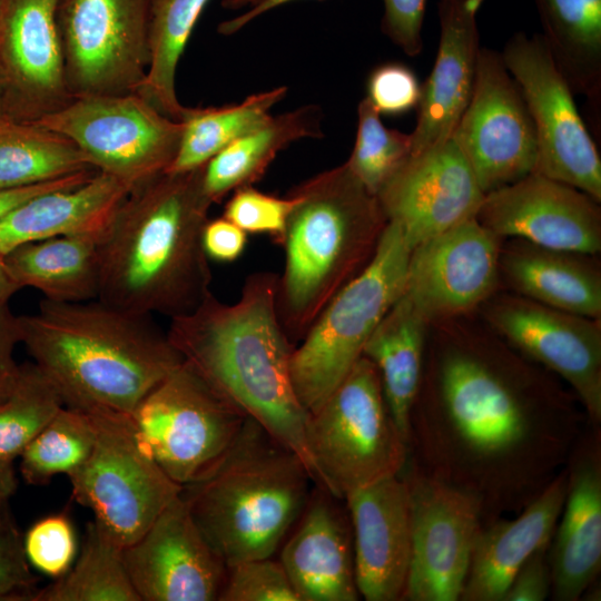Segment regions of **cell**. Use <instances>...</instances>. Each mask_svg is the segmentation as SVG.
<instances>
[{"label":"cell","mask_w":601,"mask_h":601,"mask_svg":"<svg viewBox=\"0 0 601 601\" xmlns=\"http://www.w3.org/2000/svg\"><path fill=\"white\" fill-rule=\"evenodd\" d=\"M490 361L455 349L441 361L437 404L411 415L428 475L480 503L482 518L525 506L570 457L579 421L570 408L540 402Z\"/></svg>","instance_id":"obj_1"},{"label":"cell","mask_w":601,"mask_h":601,"mask_svg":"<svg viewBox=\"0 0 601 601\" xmlns=\"http://www.w3.org/2000/svg\"><path fill=\"white\" fill-rule=\"evenodd\" d=\"M203 173L165 171L131 187L99 237V299L171 319L211 293Z\"/></svg>","instance_id":"obj_2"},{"label":"cell","mask_w":601,"mask_h":601,"mask_svg":"<svg viewBox=\"0 0 601 601\" xmlns=\"http://www.w3.org/2000/svg\"><path fill=\"white\" fill-rule=\"evenodd\" d=\"M278 275H249L231 304L209 293L191 313L170 319L175 348L219 395L314 471L306 444L308 413L290 376L292 343L277 312Z\"/></svg>","instance_id":"obj_3"},{"label":"cell","mask_w":601,"mask_h":601,"mask_svg":"<svg viewBox=\"0 0 601 601\" xmlns=\"http://www.w3.org/2000/svg\"><path fill=\"white\" fill-rule=\"evenodd\" d=\"M21 343L65 406L131 414L184 358L154 319L99 298L19 316Z\"/></svg>","instance_id":"obj_4"},{"label":"cell","mask_w":601,"mask_h":601,"mask_svg":"<svg viewBox=\"0 0 601 601\" xmlns=\"http://www.w3.org/2000/svg\"><path fill=\"white\" fill-rule=\"evenodd\" d=\"M282 246L277 312L299 342L327 303L372 259L387 224L375 195L344 162L294 187Z\"/></svg>","instance_id":"obj_5"},{"label":"cell","mask_w":601,"mask_h":601,"mask_svg":"<svg viewBox=\"0 0 601 601\" xmlns=\"http://www.w3.org/2000/svg\"><path fill=\"white\" fill-rule=\"evenodd\" d=\"M302 459L247 417L237 440L201 480L181 490L198 529L227 568L270 558L309 496Z\"/></svg>","instance_id":"obj_6"},{"label":"cell","mask_w":601,"mask_h":601,"mask_svg":"<svg viewBox=\"0 0 601 601\" xmlns=\"http://www.w3.org/2000/svg\"><path fill=\"white\" fill-rule=\"evenodd\" d=\"M410 253L401 229L387 221L370 263L327 303L293 348L292 382L308 414L348 375L375 327L403 295Z\"/></svg>","instance_id":"obj_7"},{"label":"cell","mask_w":601,"mask_h":601,"mask_svg":"<svg viewBox=\"0 0 601 601\" xmlns=\"http://www.w3.org/2000/svg\"><path fill=\"white\" fill-rule=\"evenodd\" d=\"M306 444L315 482L336 499L400 474L408 443L395 425L375 365L362 356L317 411Z\"/></svg>","instance_id":"obj_8"},{"label":"cell","mask_w":601,"mask_h":601,"mask_svg":"<svg viewBox=\"0 0 601 601\" xmlns=\"http://www.w3.org/2000/svg\"><path fill=\"white\" fill-rule=\"evenodd\" d=\"M96 439L87 460L71 471L72 497L122 549L138 540L183 486L156 463L130 414L87 411Z\"/></svg>","instance_id":"obj_9"},{"label":"cell","mask_w":601,"mask_h":601,"mask_svg":"<svg viewBox=\"0 0 601 601\" xmlns=\"http://www.w3.org/2000/svg\"><path fill=\"white\" fill-rule=\"evenodd\" d=\"M130 415L152 459L183 487L217 466L247 420L185 361Z\"/></svg>","instance_id":"obj_10"},{"label":"cell","mask_w":601,"mask_h":601,"mask_svg":"<svg viewBox=\"0 0 601 601\" xmlns=\"http://www.w3.org/2000/svg\"><path fill=\"white\" fill-rule=\"evenodd\" d=\"M36 122L69 138L91 167L131 187L168 170L184 129L137 92L75 97Z\"/></svg>","instance_id":"obj_11"},{"label":"cell","mask_w":601,"mask_h":601,"mask_svg":"<svg viewBox=\"0 0 601 601\" xmlns=\"http://www.w3.org/2000/svg\"><path fill=\"white\" fill-rule=\"evenodd\" d=\"M150 0H59L57 26L72 98L137 92L150 62Z\"/></svg>","instance_id":"obj_12"},{"label":"cell","mask_w":601,"mask_h":601,"mask_svg":"<svg viewBox=\"0 0 601 601\" xmlns=\"http://www.w3.org/2000/svg\"><path fill=\"white\" fill-rule=\"evenodd\" d=\"M501 56L534 124L538 160L533 173L578 188L600 203V155L543 37L515 32Z\"/></svg>","instance_id":"obj_13"},{"label":"cell","mask_w":601,"mask_h":601,"mask_svg":"<svg viewBox=\"0 0 601 601\" xmlns=\"http://www.w3.org/2000/svg\"><path fill=\"white\" fill-rule=\"evenodd\" d=\"M411 503V559L402 600L457 601L483 525L479 501L427 473L405 479Z\"/></svg>","instance_id":"obj_14"},{"label":"cell","mask_w":601,"mask_h":601,"mask_svg":"<svg viewBox=\"0 0 601 601\" xmlns=\"http://www.w3.org/2000/svg\"><path fill=\"white\" fill-rule=\"evenodd\" d=\"M451 137L484 194L533 173L534 124L501 52L481 48L472 97Z\"/></svg>","instance_id":"obj_15"},{"label":"cell","mask_w":601,"mask_h":601,"mask_svg":"<svg viewBox=\"0 0 601 601\" xmlns=\"http://www.w3.org/2000/svg\"><path fill=\"white\" fill-rule=\"evenodd\" d=\"M140 601H215L227 566L195 523L181 493L147 531L122 549Z\"/></svg>","instance_id":"obj_16"},{"label":"cell","mask_w":601,"mask_h":601,"mask_svg":"<svg viewBox=\"0 0 601 601\" xmlns=\"http://www.w3.org/2000/svg\"><path fill=\"white\" fill-rule=\"evenodd\" d=\"M599 204L578 188L531 173L485 194L476 219L499 238L594 256L601 249Z\"/></svg>","instance_id":"obj_17"},{"label":"cell","mask_w":601,"mask_h":601,"mask_svg":"<svg viewBox=\"0 0 601 601\" xmlns=\"http://www.w3.org/2000/svg\"><path fill=\"white\" fill-rule=\"evenodd\" d=\"M499 237L476 217L411 249L404 294L427 322L465 313L497 284Z\"/></svg>","instance_id":"obj_18"},{"label":"cell","mask_w":601,"mask_h":601,"mask_svg":"<svg viewBox=\"0 0 601 601\" xmlns=\"http://www.w3.org/2000/svg\"><path fill=\"white\" fill-rule=\"evenodd\" d=\"M484 196L465 156L451 137L410 156L376 197L386 220L401 229L412 249L476 217Z\"/></svg>","instance_id":"obj_19"},{"label":"cell","mask_w":601,"mask_h":601,"mask_svg":"<svg viewBox=\"0 0 601 601\" xmlns=\"http://www.w3.org/2000/svg\"><path fill=\"white\" fill-rule=\"evenodd\" d=\"M493 327L532 359L571 385L588 418L601 421V323L528 298H504L489 309Z\"/></svg>","instance_id":"obj_20"},{"label":"cell","mask_w":601,"mask_h":601,"mask_svg":"<svg viewBox=\"0 0 601 601\" xmlns=\"http://www.w3.org/2000/svg\"><path fill=\"white\" fill-rule=\"evenodd\" d=\"M59 0H4L0 13V72L8 116L37 121L72 97L57 26Z\"/></svg>","instance_id":"obj_21"},{"label":"cell","mask_w":601,"mask_h":601,"mask_svg":"<svg viewBox=\"0 0 601 601\" xmlns=\"http://www.w3.org/2000/svg\"><path fill=\"white\" fill-rule=\"evenodd\" d=\"M357 590L367 601L402 600L411 559V503L400 474L380 479L345 499Z\"/></svg>","instance_id":"obj_22"},{"label":"cell","mask_w":601,"mask_h":601,"mask_svg":"<svg viewBox=\"0 0 601 601\" xmlns=\"http://www.w3.org/2000/svg\"><path fill=\"white\" fill-rule=\"evenodd\" d=\"M484 0H439L440 42L422 85L410 156L451 138L472 97L480 57L477 12Z\"/></svg>","instance_id":"obj_23"},{"label":"cell","mask_w":601,"mask_h":601,"mask_svg":"<svg viewBox=\"0 0 601 601\" xmlns=\"http://www.w3.org/2000/svg\"><path fill=\"white\" fill-rule=\"evenodd\" d=\"M569 457L568 489L562 519L548 555L551 594L577 601L601 569V459L599 437L584 439Z\"/></svg>","instance_id":"obj_24"},{"label":"cell","mask_w":601,"mask_h":601,"mask_svg":"<svg viewBox=\"0 0 601 601\" xmlns=\"http://www.w3.org/2000/svg\"><path fill=\"white\" fill-rule=\"evenodd\" d=\"M311 494L282 548V563L299 601H356L352 531L328 491Z\"/></svg>","instance_id":"obj_25"},{"label":"cell","mask_w":601,"mask_h":601,"mask_svg":"<svg viewBox=\"0 0 601 601\" xmlns=\"http://www.w3.org/2000/svg\"><path fill=\"white\" fill-rule=\"evenodd\" d=\"M568 489V469L513 520L482 525L476 538L462 601H502L514 575L538 550L550 546Z\"/></svg>","instance_id":"obj_26"},{"label":"cell","mask_w":601,"mask_h":601,"mask_svg":"<svg viewBox=\"0 0 601 601\" xmlns=\"http://www.w3.org/2000/svg\"><path fill=\"white\" fill-rule=\"evenodd\" d=\"M130 189L128 184L98 171L79 186L29 198L0 218V255L56 236L100 237Z\"/></svg>","instance_id":"obj_27"},{"label":"cell","mask_w":601,"mask_h":601,"mask_svg":"<svg viewBox=\"0 0 601 601\" xmlns=\"http://www.w3.org/2000/svg\"><path fill=\"white\" fill-rule=\"evenodd\" d=\"M589 255L541 247L518 239L500 264L524 298L590 318H601V274Z\"/></svg>","instance_id":"obj_28"},{"label":"cell","mask_w":601,"mask_h":601,"mask_svg":"<svg viewBox=\"0 0 601 601\" xmlns=\"http://www.w3.org/2000/svg\"><path fill=\"white\" fill-rule=\"evenodd\" d=\"M427 324L403 293L375 327L363 351V356L377 370L388 412L408 445Z\"/></svg>","instance_id":"obj_29"},{"label":"cell","mask_w":601,"mask_h":601,"mask_svg":"<svg viewBox=\"0 0 601 601\" xmlns=\"http://www.w3.org/2000/svg\"><path fill=\"white\" fill-rule=\"evenodd\" d=\"M4 263L16 283L32 287L55 302L98 298L100 287L99 237L63 235L20 245Z\"/></svg>","instance_id":"obj_30"},{"label":"cell","mask_w":601,"mask_h":601,"mask_svg":"<svg viewBox=\"0 0 601 601\" xmlns=\"http://www.w3.org/2000/svg\"><path fill=\"white\" fill-rule=\"evenodd\" d=\"M541 35L574 95L585 98L593 126L601 111V0H534Z\"/></svg>","instance_id":"obj_31"},{"label":"cell","mask_w":601,"mask_h":601,"mask_svg":"<svg viewBox=\"0 0 601 601\" xmlns=\"http://www.w3.org/2000/svg\"><path fill=\"white\" fill-rule=\"evenodd\" d=\"M322 137L321 111L307 105L272 116L258 128L214 156L203 173L204 190L213 204L259 180L279 151L303 138Z\"/></svg>","instance_id":"obj_32"},{"label":"cell","mask_w":601,"mask_h":601,"mask_svg":"<svg viewBox=\"0 0 601 601\" xmlns=\"http://www.w3.org/2000/svg\"><path fill=\"white\" fill-rule=\"evenodd\" d=\"M87 169L95 168L69 138L36 121L0 120V189L36 185Z\"/></svg>","instance_id":"obj_33"},{"label":"cell","mask_w":601,"mask_h":601,"mask_svg":"<svg viewBox=\"0 0 601 601\" xmlns=\"http://www.w3.org/2000/svg\"><path fill=\"white\" fill-rule=\"evenodd\" d=\"M209 0H150V62L137 93L171 119L188 110L176 93V72L195 24Z\"/></svg>","instance_id":"obj_34"},{"label":"cell","mask_w":601,"mask_h":601,"mask_svg":"<svg viewBox=\"0 0 601 601\" xmlns=\"http://www.w3.org/2000/svg\"><path fill=\"white\" fill-rule=\"evenodd\" d=\"M287 92L286 87L254 93L242 102L221 107L188 108L177 155L170 173L189 171L205 166L235 140L262 126L272 108Z\"/></svg>","instance_id":"obj_35"},{"label":"cell","mask_w":601,"mask_h":601,"mask_svg":"<svg viewBox=\"0 0 601 601\" xmlns=\"http://www.w3.org/2000/svg\"><path fill=\"white\" fill-rule=\"evenodd\" d=\"M62 406L58 390L35 363L20 365L14 386L0 398V500L14 494L16 461Z\"/></svg>","instance_id":"obj_36"},{"label":"cell","mask_w":601,"mask_h":601,"mask_svg":"<svg viewBox=\"0 0 601 601\" xmlns=\"http://www.w3.org/2000/svg\"><path fill=\"white\" fill-rule=\"evenodd\" d=\"M32 601H140L122 559V548L95 521L86 528L73 566L38 589Z\"/></svg>","instance_id":"obj_37"},{"label":"cell","mask_w":601,"mask_h":601,"mask_svg":"<svg viewBox=\"0 0 601 601\" xmlns=\"http://www.w3.org/2000/svg\"><path fill=\"white\" fill-rule=\"evenodd\" d=\"M95 439L89 412L62 406L20 455L24 482L43 485L57 474H69L87 460Z\"/></svg>","instance_id":"obj_38"},{"label":"cell","mask_w":601,"mask_h":601,"mask_svg":"<svg viewBox=\"0 0 601 601\" xmlns=\"http://www.w3.org/2000/svg\"><path fill=\"white\" fill-rule=\"evenodd\" d=\"M411 134L387 128L381 115L365 97L357 108V132L348 160L352 174L377 196L387 181L407 160Z\"/></svg>","instance_id":"obj_39"},{"label":"cell","mask_w":601,"mask_h":601,"mask_svg":"<svg viewBox=\"0 0 601 601\" xmlns=\"http://www.w3.org/2000/svg\"><path fill=\"white\" fill-rule=\"evenodd\" d=\"M218 600L299 601L282 563L272 556L229 566Z\"/></svg>","instance_id":"obj_40"},{"label":"cell","mask_w":601,"mask_h":601,"mask_svg":"<svg viewBox=\"0 0 601 601\" xmlns=\"http://www.w3.org/2000/svg\"><path fill=\"white\" fill-rule=\"evenodd\" d=\"M23 544L29 563L53 579L70 569L77 552L73 526L66 513L37 521L28 530Z\"/></svg>","instance_id":"obj_41"},{"label":"cell","mask_w":601,"mask_h":601,"mask_svg":"<svg viewBox=\"0 0 601 601\" xmlns=\"http://www.w3.org/2000/svg\"><path fill=\"white\" fill-rule=\"evenodd\" d=\"M294 199L290 195L276 197L245 186L233 191L223 217L245 233L266 234L282 244Z\"/></svg>","instance_id":"obj_42"},{"label":"cell","mask_w":601,"mask_h":601,"mask_svg":"<svg viewBox=\"0 0 601 601\" xmlns=\"http://www.w3.org/2000/svg\"><path fill=\"white\" fill-rule=\"evenodd\" d=\"M37 583L9 500H0V601H32Z\"/></svg>","instance_id":"obj_43"},{"label":"cell","mask_w":601,"mask_h":601,"mask_svg":"<svg viewBox=\"0 0 601 601\" xmlns=\"http://www.w3.org/2000/svg\"><path fill=\"white\" fill-rule=\"evenodd\" d=\"M366 90V98L380 115L397 116L417 107L422 85L411 68L390 62L371 72Z\"/></svg>","instance_id":"obj_44"},{"label":"cell","mask_w":601,"mask_h":601,"mask_svg":"<svg viewBox=\"0 0 601 601\" xmlns=\"http://www.w3.org/2000/svg\"><path fill=\"white\" fill-rule=\"evenodd\" d=\"M383 3L382 32L405 55H420L426 0H383Z\"/></svg>","instance_id":"obj_45"},{"label":"cell","mask_w":601,"mask_h":601,"mask_svg":"<svg viewBox=\"0 0 601 601\" xmlns=\"http://www.w3.org/2000/svg\"><path fill=\"white\" fill-rule=\"evenodd\" d=\"M549 546L534 552L519 569L502 601H543L551 594Z\"/></svg>","instance_id":"obj_46"},{"label":"cell","mask_w":601,"mask_h":601,"mask_svg":"<svg viewBox=\"0 0 601 601\" xmlns=\"http://www.w3.org/2000/svg\"><path fill=\"white\" fill-rule=\"evenodd\" d=\"M246 233L234 223L221 217L208 220L203 231V245L209 259L233 262L245 249Z\"/></svg>","instance_id":"obj_47"},{"label":"cell","mask_w":601,"mask_h":601,"mask_svg":"<svg viewBox=\"0 0 601 601\" xmlns=\"http://www.w3.org/2000/svg\"><path fill=\"white\" fill-rule=\"evenodd\" d=\"M21 343L19 316L14 315L8 302L0 303V398L14 386L20 365L13 358L16 345Z\"/></svg>","instance_id":"obj_48"},{"label":"cell","mask_w":601,"mask_h":601,"mask_svg":"<svg viewBox=\"0 0 601 601\" xmlns=\"http://www.w3.org/2000/svg\"><path fill=\"white\" fill-rule=\"evenodd\" d=\"M98 170L87 169L55 180L36 185L0 189V218L8 211L42 193L79 186L93 177Z\"/></svg>","instance_id":"obj_49"},{"label":"cell","mask_w":601,"mask_h":601,"mask_svg":"<svg viewBox=\"0 0 601 601\" xmlns=\"http://www.w3.org/2000/svg\"><path fill=\"white\" fill-rule=\"evenodd\" d=\"M296 0H262L257 4L249 7V9L229 20L223 21L218 26V32L225 36H230L238 32L246 24L257 17L266 13L267 11L275 9L277 7L284 6L286 3L293 2Z\"/></svg>","instance_id":"obj_50"},{"label":"cell","mask_w":601,"mask_h":601,"mask_svg":"<svg viewBox=\"0 0 601 601\" xmlns=\"http://www.w3.org/2000/svg\"><path fill=\"white\" fill-rule=\"evenodd\" d=\"M21 287L16 283L4 263L3 255H0V303L8 302Z\"/></svg>","instance_id":"obj_51"},{"label":"cell","mask_w":601,"mask_h":601,"mask_svg":"<svg viewBox=\"0 0 601 601\" xmlns=\"http://www.w3.org/2000/svg\"><path fill=\"white\" fill-rule=\"evenodd\" d=\"M262 0H223L221 4L224 8L237 10L245 7H253Z\"/></svg>","instance_id":"obj_52"},{"label":"cell","mask_w":601,"mask_h":601,"mask_svg":"<svg viewBox=\"0 0 601 601\" xmlns=\"http://www.w3.org/2000/svg\"><path fill=\"white\" fill-rule=\"evenodd\" d=\"M7 118H10V117L8 116V111H7L4 81L0 72V120L7 119Z\"/></svg>","instance_id":"obj_53"},{"label":"cell","mask_w":601,"mask_h":601,"mask_svg":"<svg viewBox=\"0 0 601 601\" xmlns=\"http://www.w3.org/2000/svg\"><path fill=\"white\" fill-rule=\"evenodd\" d=\"M3 3H4V0H0V13H1V10H2Z\"/></svg>","instance_id":"obj_54"}]
</instances>
